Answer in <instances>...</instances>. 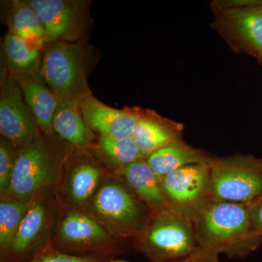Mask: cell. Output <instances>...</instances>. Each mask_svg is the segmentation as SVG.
I'll return each mask as SVG.
<instances>
[{
  "label": "cell",
  "instance_id": "cell-7",
  "mask_svg": "<svg viewBox=\"0 0 262 262\" xmlns=\"http://www.w3.org/2000/svg\"><path fill=\"white\" fill-rule=\"evenodd\" d=\"M61 163V158L53 146L38 138L24 146L15 158L6 196L30 203L54 184Z\"/></svg>",
  "mask_w": 262,
  "mask_h": 262
},
{
  "label": "cell",
  "instance_id": "cell-14",
  "mask_svg": "<svg viewBox=\"0 0 262 262\" xmlns=\"http://www.w3.org/2000/svg\"><path fill=\"white\" fill-rule=\"evenodd\" d=\"M184 125L151 111H141L132 139L146 158L156 150L183 139Z\"/></svg>",
  "mask_w": 262,
  "mask_h": 262
},
{
  "label": "cell",
  "instance_id": "cell-15",
  "mask_svg": "<svg viewBox=\"0 0 262 262\" xmlns=\"http://www.w3.org/2000/svg\"><path fill=\"white\" fill-rule=\"evenodd\" d=\"M117 173L125 179L127 186L145 203L151 213L168 208L161 181L145 160L120 167L117 168Z\"/></svg>",
  "mask_w": 262,
  "mask_h": 262
},
{
  "label": "cell",
  "instance_id": "cell-19",
  "mask_svg": "<svg viewBox=\"0 0 262 262\" xmlns=\"http://www.w3.org/2000/svg\"><path fill=\"white\" fill-rule=\"evenodd\" d=\"M53 130L77 147H84L91 144L93 134L84 120L80 103L69 98H61L54 115Z\"/></svg>",
  "mask_w": 262,
  "mask_h": 262
},
{
  "label": "cell",
  "instance_id": "cell-22",
  "mask_svg": "<svg viewBox=\"0 0 262 262\" xmlns=\"http://www.w3.org/2000/svg\"><path fill=\"white\" fill-rule=\"evenodd\" d=\"M101 177V170L96 165L91 163L78 165L70 177L71 198L79 205L89 202L96 192Z\"/></svg>",
  "mask_w": 262,
  "mask_h": 262
},
{
  "label": "cell",
  "instance_id": "cell-5",
  "mask_svg": "<svg viewBox=\"0 0 262 262\" xmlns=\"http://www.w3.org/2000/svg\"><path fill=\"white\" fill-rule=\"evenodd\" d=\"M93 218L117 237H137L151 211L129 187L120 183L103 184L93 198Z\"/></svg>",
  "mask_w": 262,
  "mask_h": 262
},
{
  "label": "cell",
  "instance_id": "cell-8",
  "mask_svg": "<svg viewBox=\"0 0 262 262\" xmlns=\"http://www.w3.org/2000/svg\"><path fill=\"white\" fill-rule=\"evenodd\" d=\"M210 176L211 165L194 164L160 179L168 208L194 220L211 200Z\"/></svg>",
  "mask_w": 262,
  "mask_h": 262
},
{
  "label": "cell",
  "instance_id": "cell-9",
  "mask_svg": "<svg viewBox=\"0 0 262 262\" xmlns=\"http://www.w3.org/2000/svg\"><path fill=\"white\" fill-rule=\"evenodd\" d=\"M28 4L42 22L46 42H82L91 24L90 2L81 0H31Z\"/></svg>",
  "mask_w": 262,
  "mask_h": 262
},
{
  "label": "cell",
  "instance_id": "cell-6",
  "mask_svg": "<svg viewBox=\"0 0 262 262\" xmlns=\"http://www.w3.org/2000/svg\"><path fill=\"white\" fill-rule=\"evenodd\" d=\"M210 182L213 201L249 204L262 195V159L241 154L216 158Z\"/></svg>",
  "mask_w": 262,
  "mask_h": 262
},
{
  "label": "cell",
  "instance_id": "cell-16",
  "mask_svg": "<svg viewBox=\"0 0 262 262\" xmlns=\"http://www.w3.org/2000/svg\"><path fill=\"white\" fill-rule=\"evenodd\" d=\"M216 157L187 144L184 139L170 143L156 150L146 158V162L155 173L163 178L167 174L194 164L211 165Z\"/></svg>",
  "mask_w": 262,
  "mask_h": 262
},
{
  "label": "cell",
  "instance_id": "cell-13",
  "mask_svg": "<svg viewBox=\"0 0 262 262\" xmlns=\"http://www.w3.org/2000/svg\"><path fill=\"white\" fill-rule=\"evenodd\" d=\"M80 105L90 128L110 139L131 137L142 111L139 108L116 110L103 104L93 96L83 100Z\"/></svg>",
  "mask_w": 262,
  "mask_h": 262
},
{
  "label": "cell",
  "instance_id": "cell-2",
  "mask_svg": "<svg viewBox=\"0 0 262 262\" xmlns=\"http://www.w3.org/2000/svg\"><path fill=\"white\" fill-rule=\"evenodd\" d=\"M90 56L82 42H46L39 75L60 98L80 103L93 96L87 82Z\"/></svg>",
  "mask_w": 262,
  "mask_h": 262
},
{
  "label": "cell",
  "instance_id": "cell-25",
  "mask_svg": "<svg viewBox=\"0 0 262 262\" xmlns=\"http://www.w3.org/2000/svg\"><path fill=\"white\" fill-rule=\"evenodd\" d=\"M13 165L14 162L13 160L11 151L2 141L0 145V192L2 196L4 198L8 194L9 189Z\"/></svg>",
  "mask_w": 262,
  "mask_h": 262
},
{
  "label": "cell",
  "instance_id": "cell-27",
  "mask_svg": "<svg viewBox=\"0 0 262 262\" xmlns=\"http://www.w3.org/2000/svg\"><path fill=\"white\" fill-rule=\"evenodd\" d=\"M247 206L253 227L262 236V195L247 204Z\"/></svg>",
  "mask_w": 262,
  "mask_h": 262
},
{
  "label": "cell",
  "instance_id": "cell-24",
  "mask_svg": "<svg viewBox=\"0 0 262 262\" xmlns=\"http://www.w3.org/2000/svg\"><path fill=\"white\" fill-rule=\"evenodd\" d=\"M107 258L75 256L47 246L27 262H108Z\"/></svg>",
  "mask_w": 262,
  "mask_h": 262
},
{
  "label": "cell",
  "instance_id": "cell-20",
  "mask_svg": "<svg viewBox=\"0 0 262 262\" xmlns=\"http://www.w3.org/2000/svg\"><path fill=\"white\" fill-rule=\"evenodd\" d=\"M8 22L9 33L27 40L46 43L42 22L27 2L13 3Z\"/></svg>",
  "mask_w": 262,
  "mask_h": 262
},
{
  "label": "cell",
  "instance_id": "cell-12",
  "mask_svg": "<svg viewBox=\"0 0 262 262\" xmlns=\"http://www.w3.org/2000/svg\"><path fill=\"white\" fill-rule=\"evenodd\" d=\"M51 215L48 200L38 195L34 198L13 242L2 254L3 262H27L47 247L43 244V237L49 227Z\"/></svg>",
  "mask_w": 262,
  "mask_h": 262
},
{
  "label": "cell",
  "instance_id": "cell-11",
  "mask_svg": "<svg viewBox=\"0 0 262 262\" xmlns=\"http://www.w3.org/2000/svg\"><path fill=\"white\" fill-rule=\"evenodd\" d=\"M39 125L14 77L5 79L0 97V131L5 138L23 146L39 137Z\"/></svg>",
  "mask_w": 262,
  "mask_h": 262
},
{
  "label": "cell",
  "instance_id": "cell-1",
  "mask_svg": "<svg viewBox=\"0 0 262 262\" xmlns=\"http://www.w3.org/2000/svg\"><path fill=\"white\" fill-rule=\"evenodd\" d=\"M198 246L225 253L229 258H244L262 242L250 218L247 205L211 200L193 220Z\"/></svg>",
  "mask_w": 262,
  "mask_h": 262
},
{
  "label": "cell",
  "instance_id": "cell-18",
  "mask_svg": "<svg viewBox=\"0 0 262 262\" xmlns=\"http://www.w3.org/2000/svg\"><path fill=\"white\" fill-rule=\"evenodd\" d=\"M16 80L41 130L45 134H51L53 130V118L61 98L50 89L39 74Z\"/></svg>",
  "mask_w": 262,
  "mask_h": 262
},
{
  "label": "cell",
  "instance_id": "cell-21",
  "mask_svg": "<svg viewBox=\"0 0 262 262\" xmlns=\"http://www.w3.org/2000/svg\"><path fill=\"white\" fill-rule=\"evenodd\" d=\"M31 203V202H30ZM30 203L5 196L0 203V246L2 254L9 248L28 211Z\"/></svg>",
  "mask_w": 262,
  "mask_h": 262
},
{
  "label": "cell",
  "instance_id": "cell-28",
  "mask_svg": "<svg viewBox=\"0 0 262 262\" xmlns=\"http://www.w3.org/2000/svg\"><path fill=\"white\" fill-rule=\"evenodd\" d=\"M110 262H125L122 261H110Z\"/></svg>",
  "mask_w": 262,
  "mask_h": 262
},
{
  "label": "cell",
  "instance_id": "cell-26",
  "mask_svg": "<svg viewBox=\"0 0 262 262\" xmlns=\"http://www.w3.org/2000/svg\"><path fill=\"white\" fill-rule=\"evenodd\" d=\"M220 255L198 246L194 251L185 257L171 262H220Z\"/></svg>",
  "mask_w": 262,
  "mask_h": 262
},
{
  "label": "cell",
  "instance_id": "cell-10",
  "mask_svg": "<svg viewBox=\"0 0 262 262\" xmlns=\"http://www.w3.org/2000/svg\"><path fill=\"white\" fill-rule=\"evenodd\" d=\"M113 237L91 215L73 211L62 220L55 244L70 251L104 258L116 252L117 239Z\"/></svg>",
  "mask_w": 262,
  "mask_h": 262
},
{
  "label": "cell",
  "instance_id": "cell-4",
  "mask_svg": "<svg viewBox=\"0 0 262 262\" xmlns=\"http://www.w3.org/2000/svg\"><path fill=\"white\" fill-rule=\"evenodd\" d=\"M211 5L210 27L232 51L255 57L262 65V0H216Z\"/></svg>",
  "mask_w": 262,
  "mask_h": 262
},
{
  "label": "cell",
  "instance_id": "cell-23",
  "mask_svg": "<svg viewBox=\"0 0 262 262\" xmlns=\"http://www.w3.org/2000/svg\"><path fill=\"white\" fill-rule=\"evenodd\" d=\"M99 143L105 155L119 168L146 159L132 137L117 139L101 136Z\"/></svg>",
  "mask_w": 262,
  "mask_h": 262
},
{
  "label": "cell",
  "instance_id": "cell-17",
  "mask_svg": "<svg viewBox=\"0 0 262 262\" xmlns=\"http://www.w3.org/2000/svg\"><path fill=\"white\" fill-rule=\"evenodd\" d=\"M45 44L27 40L8 33L3 48L11 77L18 80L39 75Z\"/></svg>",
  "mask_w": 262,
  "mask_h": 262
},
{
  "label": "cell",
  "instance_id": "cell-3",
  "mask_svg": "<svg viewBox=\"0 0 262 262\" xmlns=\"http://www.w3.org/2000/svg\"><path fill=\"white\" fill-rule=\"evenodd\" d=\"M136 248L151 262H171L185 257L198 247L194 222L171 208L151 213Z\"/></svg>",
  "mask_w": 262,
  "mask_h": 262
}]
</instances>
